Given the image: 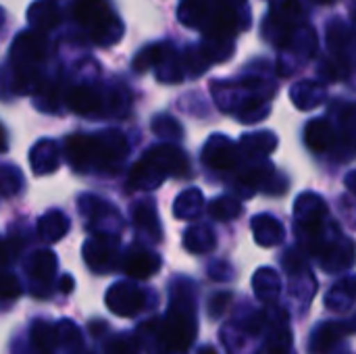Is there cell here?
I'll use <instances>...</instances> for the list:
<instances>
[{
    "label": "cell",
    "mask_w": 356,
    "mask_h": 354,
    "mask_svg": "<svg viewBox=\"0 0 356 354\" xmlns=\"http://www.w3.org/2000/svg\"><path fill=\"white\" fill-rule=\"evenodd\" d=\"M127 154V140L121 131L102 134H75L67 140V159L75 171H108L121 165Z\"/></svg>",
    "instance_id": "cell-1"
},
{
    "label": "cell",
    "mask_w": 356,
    "mask_h": 354,
    "mask_svg": "<svg viewBox=\"0 0 356 354\" xmlns=\"http://www.w3.org/2000/svg\"><path fill=\"white\" fill-rule=\"evenodd\" d=\"M188 161L175 146L150 148L131 169L129 184L136 190H154L167 175H186Z\"/></svg>",
    "instance_id": "cell-2"
},
{
    "label": "cell",
    "mask_w": 356,
    "mask_h": 354,
    "mask_svg": "<svg viewBox=\"0 0 356 354\" xmlns=\"http://www.w3.org/2000/svg\"><path fill=\"white\" fill-rule=\"evenodd\" d=\"M117 246H119V238H115L106 232L94 234L83 246V259L92 271L106 273L117 263Z\"/></svg>",
    "instance_id": "cell-3"
},
{
    "label": "cell",
    "mask_w": 356,
    "mask_h": 354,
    "mask_svg": "<svg viewBox=\"0 0 356 354\" xmlns=\"http://www.w3.org/2000/svg\"><path fill=\"white\" fill-rule=\"evenodd\" d=\"M146 296L144 292L127 282L113 284L106 292V307L111 313L119 317H136L144 309Z\"/></svg>",
    "instance_id": "cell-4"
},
{
    "label": "cell",
    "mask_w": 356,
    "mask_h": 354,
    "mask_svg": "<svg viewBox=\"0 0 356 354\" xmlns=\"http://www.w3.org/2000/svg\"><path fill=\"white\" fill-rule=\"evenodd\" d=\"M159 267H161V259L142 246H131L123 257V271L134 280H146L154 275Z\"/></svg>",
    "instance_id": "cell-5"
},
{
    "label": "cell",
    "mask_w": 356,
    "mask_h": 354,
    "mask_svg": "<svg viewBox=\"0 0 356 354\" xmlns=\"http://www.w3.org/2000/svg\"><path fill=\"white\" fill-rule=\"evenodd\" d=\"M73 15L81 25H88L90 29H94L92 38H96V29H106L108 21H113L111 10L104 0H77Z\"/></svg>",
    "instance_id": "cell-6"
},
{
    "label": "cell",
    "mask_w": 356,
    "mask_h": 354,
    "mask_svg": "<svg viewBox=\"0 0 356 354\" xmlns=\"http://www.w3.org/2000/svg\"><path fill=\"white\" fill-rule=\"evenodd\" d=\"M29 163L38 175H46V173L56 171V167L60 165V154H58L56 144L50 140H40L29 152Z\"/></svg>",
    "instance_id": "cell-7"
},
{
    "label": "cell",
    "mask_w": 356,
    "mask_h": 354,
    "mask_svg": "<svg viewBox=\"0 0 356 354\" xmlns=\"http://www.w3.org/2000/svg\"><path fill=\"white\" fill-rule=\"evenodd\" d=\"M69 106L77 115H98L102 111V96L96 88L79 86L69 94Z\"/></svg>",
    "instance_id": "cell-8"
},
{
    "label": "cell",
    "mask_w": 356,
    "mask_h": 354,
    "mask_svg": "<svg viewBox=\"0 0 356 354\" xmlns=\"http://www.w3.org/2000/svg\"><path fill=\"white\" fill-rule=\"evenodd\" d=\"M134 225L152 236L154 242L161 240V223H159V215H156V207L152 204V200H142L136 204L134 209Z\"/></svg>",
    "instance_id": "cell-9"
},
{
    "label": "cell",
    "mask_w": 356,
    "mask_h": 354,
    "mask_svg": "<svg viewBox=\"0 0 356 354\" xmlns=\"http://www.w3.org/2000/svg\"><path fill=\"white\" fill-rule=\"evenodd\" d=\"M204 161L219 169V171H225V169H232L234 163H236V152H234V146L227 142V140H221V138H213L204 150Z\"/></svg>",
    "instance_id": "cell-10"
},
{
    "label": "cell",
    "mask_w": 356,
    "mask_h": 354,
    "mask_svg": "<svg viewBox=\"0 0 356 354\" xmlns=\"http://www.w3.org/2000/svg\"><path fill=\"white\" fill-rule=\"evenodd\" d=\"M56 257H54V252L52 250H38V252H33V257L29 259V275H31V280H35L38 284H42V286H46L52 277H54V273H56Z\"/></svg>",
    "instance_id": "cell-11"
},
{
    "label": "cell",
    "mask_w": 356,
    "mask_h": 354,
    "mask_svg": "<svg viewBox=\"0 0 356 354\" xmlns=\"http://www.w3.org/2000/svg\"><path fill=\"white\" fill-rule=\"evenodd\" d=\"M69 232V219L60 211H48L38 221V236L44 242H58Z\"/></svg>",
    "instance_id": "cell-12"
},
{
    "label": "cell",
    "mask_w": 356,
    "mask_h": 354,
    "mask_svg": "<svg viewBox=\"0 0 356 354\" xmlns=\"http://www.w3.org/2000/svg\"><path fill=\"white\" fill-rule=\"evenodd\" d=\"M58 332L56 325L48 321H35L31 325V346L38 354H52V351L58 346Z\"/></svg>",
    "instance_id": "cell-13"
},
{
    "label": "cell",
    "mask_w": 356,
    "mask_h": 354,
    "mask_svg": "<svg viewBox=\"0 0 356 354\" xmlns=\"http://www.w3.org/2000/svg\"><path fill=\"white\" fill-rule=\"evenodd\" d=\"M334 142H336V131L327 121L317 119L307 127V144L313 150H317V152L327 150V148L334 146Z\"/></svg>",
    "instance_id": "cell-14"
},
{
    "label": "cell",
    "mask_w": 356,
    "mask_h": 354,
    "mask_svg": "<svg viewBox=\"0 0 356 354\" xmlns=\"http://www.w3.org/2000/svg\"><path fill=\"white\" fill-rule=\"evenodd\" d=\"M200 207H202V194L198 190H188L177 198L173 211L179 219H190L200 211Z\"/></svg>",
    "instance_id": "cell-15"
},
{
    "label": "cell",
    "mask_w": 356,
    "mask_h": 354,
    "mask_svg": "<svg viewBox=\"0 0 356 354\" xmlns=\"http://www.w3.org/2000/svg\"><path fill=\"white\" fill-rule=\"evenodd\" d=\"M213 244H215V240H213V234H211V230H207V227H192L188 234H186V246L190 248V250H194V252H202V250H209V248H213Z\"/></svg>",
    "instance_id": "cell-16"
},
{
    "label": "cell",
    "mask_w": 356,
    "mask_h": 354,
    "mask_svg": "<svg viewBox=\"0 0 356 354\" xmlns=\"http://www.w3.org/2000/svg\"><path fill=\"white\" fill-rule=\"evenodd\" d=\"M56 332H58V342L65 344L67 348H79L81 346V332L73 321L56 323Z\"/></svg>",
    "instance_id": "cell-17"
},
{
    "label": "cell",
    "mask_w": 356,
    "mask_h": 354,
    "mask_svg": "<svg viewBox=\"0 0 356 354\" xmlns=\"http://www.w3.org/2000/svg\"><path fill=\"white\" fill-rule=\"evenodd\" d=\"M21 184H23V177L15 167H2L0 169V192L4 196H13L15 192H19Z\"/></svg>",
    "instance_id": "cell-18"
},
{
    "label": "cell",
    "mask_w": 356,
    "mask_h": 354,
    "mask_svg": "<svg viewBox=\"0 0 356 354\" xmlns=\"http://www.w3.org/2000/svg\"><path fill=\"white\" fill-rule=\"evenodd\" d=\"M19 296H21L19 280L10 271L0 269V300H13V298H19Z\"/></svg>",
    "instance_id": "cell-19"
},
{
    "label": "cell",
    "mask_w": 356,
    "mask_h": 354,
    "mask_svg": "<svg viewBox=\"0 0 356 354\" xmlns=\"http://www.w3.org/2000/svg\"><path fill=\"white\" fill-rule=\"evenodd\" d=\"M238 211H240V207L234 200H229V198H219V200H215L211 204V215L217 217L219 221H225V219L238 215Z\"/></svg>",
    "instance_id": "cell-20"
},
{
    "label": "cell",
    "mask_w": 356,
    "mask_h": 354,
    "mask_svg": "<svg viewBox=\"0 0 356 354\" xmlns=\"http://www.w3.org/2000/svg\"><path fill=\"white\" fill-rule=\"evenodd\" d=\"M106 354H134V348L127 340L119 338V340H113L106 348Z\"/></svg>",
    "instance_id": "cell-21"
},
{
    "label": "cell",
    "mask_w": 356,
    "mask_h": 354,
    "mask_svg": "<svg viewBox=\"0 0 356 354\" xmlns=\"http://www.w3.org/2000/svg\"><path fill=\"white\" fill-rule=\"evenodd\" d=\"M229 298H232L229 294H219V296H215L213 303H211V315H221V311L227 307V300H229Z\"/></svg>",
    "instance_id": "cell-22"
},
{
    "label": "cell",
    "mask_w": 356,
    "mask_h": 354,
    "mask_svg": "<svg viewBox=\"0 0 356 354\" xmlns=\"http://www.w3.org/2000/svg\"><path fill=\"white\" fill-rule=\"evenodd\" d=\"M73 290V277L71 275H65L60 280V292H71Z\"/></svg>",
    "instance_id": "cell-23"
},
{
    "label": "cell",
    "mask_w": 356,
    "mask_h": 354,
    "mask_svg": "<svg viewBox=\"0 0 356 354\" xmlns=\"http://www.w3.org/2000/svg\"><path fill=\"white\" fill-rule=\"evenodd\" d=\"M4 150H6V134L0 125V152H4Z\"/></svg>",
    "instance_id": "cell-24"
},
{
    "label": "cell",
    "mask_w": 356,
    "mask_h": 354,
    "mask_svg": "<svg viewBox=\"0 0 356 354\" xmlns=\"http://www.w3.org/2000/svg\"><path fill=\"white\" fill-rule=\"evenodd\" d=\"M198 354H217V353H215V348H211V346H204V348H202V351H200Z\"/></svg>",
    "instance_id": "cell-25"
},
{
    "label": "cell",
    "mask_w": 356,
    "mask_h": 354,
    "mask_svg": "<svg viewBox=\"0 0 356 354\" xmlns=\"http://www.w3.org/2000/svg\"><path fill=\"white\" fill-rule=\"evenodd\" d=\"M315 2H332V0H315Z\"/></svg>",
    "instance_id": "cell-26"
},
{
    "label": "cell",
    "mask_w": 356,
    "mask_h": 354,
    "mask_svg": "<svg viewBox=\"0 0 356 354\" xmlns=\"http://www.w3.org/2000/svg\"><path fill=\"white\" fill-rule=\"evenodd\" d=\"M83 354H88V353H83Z\"/></svg>",
    "instance_id": "cell-27"
}]
</instances>
